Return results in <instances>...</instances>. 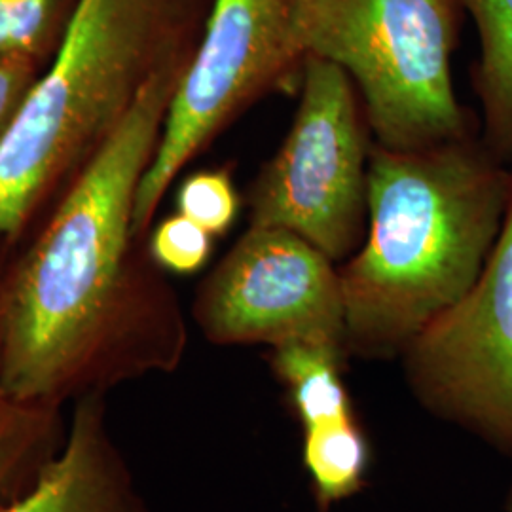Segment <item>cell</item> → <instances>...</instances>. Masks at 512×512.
I'll return each mask as SVG.
<instances>
[{"instance_id":"6da1fadb","label":"cell","mask_w":512,"mask_h":512,"mask_svg":"<svg viewBox=\"0 0 512 512\" xmlns=\"http://www.w3.org/2000/svg\"><path fill=\"white\" fill-rule=\"evenodd\" d=\"M184 73L148 84L38 236L4 268L0 399L63 408L183 365L181 298L133 222Z\"/></svg>"},{"instance_id":"7a4b0ae2","label":"cell","mask_w":512,"mask_h":512,"mask_svg":"<svg viewBox=\"0 0 512 512\" xmlns=\"http://www.w3.org/2000/svg\"><path fill=\"white\" fill-rule=\"evenodd\" d=\"M512 167L480 131L421 150L372 145L368 232L338 266L346 351L399 361L475 285L507 219Z\"/></svg>"},{"instance_id":"3957f363","label":"cell","mask_w":512,"mask_h":512,"mask_svg":"<svg viewBox=\"0 0 512 512\" xmlns=\"http://www.w3.org/2000/svg\"><path fill=\"white\" fill-rule=\"evenodd\" d=\"M215 0H78L0 145V239L16 243L158 76L186 71Z\"/></svg>"},{"instance_id":"277c9868","label":"cell","mask_w":512,"mask_h":512,"mask_svg":"<svg viewBox=\"0 0 512 512\" xmlns=\"http://www.w3.org/2000/svg\"><path fill=\"white\" fill-rule=\"evenodd\" d=\"M465 18L461 0H294L300 46L351 76L374 143L389 150L480 131L452 80Z\"/></svg>"},{"instance_id":"5b68a950","label":"cell","mask_w":512,"mask_h":512,"mask_svg":"<svg viewBox=\"0 0 512 512\" xmlns=\"http://www.w3.org/2000/svg\"><path fill=\"white\" fill-rule=\"evenodd\" d=\"M300 90L291 131L249 186V226L293 232L344 264L368 232L372 131L340 65L306 55Z\"/></svg>"},{"instance_id":"8992f818","label":"cell","mask_w":512,"mask_h":512,"mask_svg":"<svg viewBox=\"0 0 512 512\" xmlns=\"http://www.w3.org/2000/svg\"><path fill=\"white\" fill-rule=\"evenodd\" d=\"M304 61L294 0H215L137 190V238L147 239L171 184L224 129L268 95L302 86Z\"/></svg>"},{"instance_id":"52a82bcc","label":"cell","mask_w":512,"mask_h":512,"mask_svg":"<svg viewBox=\"0 0 512 512\" xmlns=\"http://www.w3.org/2000/svg\"><path fill=\"white\" fill-rule=\"evenodd\" d=\"M190 315L220 348L311 344L348 357L338 264L287 230L249 226L203 277Z\"/></svg>"},{"instance_id":"ba28073f","label":"cell","mask_w":512,"mask_h":512,"mask_svg":"<svg viewBox=\"0 0 512 512\" xmlns=\"http://www.w3.org/2000/svg\"><path fill=\"white\" fill-rule=\"evenodd\" d=\"M399 361L427 414L512 459V196L475 285L421 330Z\"/></svg>"},{"instance_id":"9c48e42d","label":"cell","mask_w":512,"mask_h":512,"mask_svg":"<svg viewBox=\"0 0 512 512\" xmlns=\"http://www.w3.org/2000/svg\"><path fill=\"white\" fill-rule=\"evenodd\" d=\"M0 512H148L112 435L107 395L74 401L61 446Z\"/></svg>"},{"instance_id":"30bf717a","label":"cell","mask_w":512,"mask_h":512,"mask_svg":"<svg viewBox=\"0 0 512 512\" xmlns=\"http://www.w3.org/2000/svg\"><path fill=\"white\" fill-rule=\"evenodd\" d=\"M473 18L480 57L471 86L480 103V137L495 156L512 165V0H461Z\"/></svg>"},{"instance_id":"8fae6325","label":"cell","mask_w":512,"mask_h":512,"mask_svg":"<svg viewBox=\"0 0 512 512\" xmlns=\"http://www.w3.org/2000/svg\"><path fill=\"white\" fill-rule=\"evenodd\" d=\"M266 361L302 429L357 416L344 382L346 353L325 346L287 344L268 349Z\"/></svg>"},{"instance_id":"7c38bea8","label":"cell","mask_w":512,"mask_h":512,"mask_svg":"<svg viewBox=\"0 0 512 512\" xmlns=\"http://www.w3.org/2000/svg\"><path fill=\"white\" fill-rule=\"evenodd\" d=\"M302 465L319 512L359 494L370 469V444L359 418L302 429Z\"/></svg>"},{"instance_id":"4fadbf2b","label":"cell","mask_w":512,"mask_h":512,"mask_svg":"<svg viewBox=\"0 0 512 512\" xmlns=\"http://www.w3.org/2000/svg\"><path fill=\"white\" fill-rule=\"evenodd\" d=\"M61 410L0 399V503L21 492L61 446Z\"/></svg>"},{"instance_id":"5bb4252c","label":"cell","mask_w":512,"mask_h":512,"mask_svg":"<svg viewBox=\"0 0 512 512\" xmlns=\"http://www.w3.org/2000/svg\"><path fill=\"white\" fill-rule=\"evenodd\" d=\"M78 0H0V57L46 67L73 19Z\"/></svg>"},{"instance_id":"9a60e30c","label":"cell","mask_w":512,"mask_h":512,"mask_svg":"<svg viewBox=\"0 0 512 512\" xmlns=\"http://www.w3.org/2000/svg\"><path fill=\"white\" fill-rule=\"evenodd\" d=\"M239 207L238 188L228 167L196 171L184 179L177 192V213L194 220L213 238L230 232Z\"/></svg>"},{"instance_id":"2e32d148","label":"cell","mask_w":512,"mask_h":512,"mask_svg":"<svg viewBox=\"0 0 512 512\" xmlns=\"http://www.w3.org/2000/svg\"><path fill=\"white\" fill-rule=\"evenodd\" d=\"M147 245L164 272L192 275L202 270L213 253V236L194 220L175 213L150 228Z\"/></svg>"},{"instance_id":"e0dca14e","label":"cell","mask_w":512,"mask_h":512,"mask_svg":"<svg viewBox=\"0 0 512 512\" xmlns=\"http://www.w3.org/2000/svg\"><path fill=\"white\" fill-rule=\"evenodd\" d=\"M44 67L27 57H0V145L18 120Z\"/></svg>"},{"instance_id":"ac0fdd59","label":"cell","mask_w":512,"mask_h":512,"mask_svg":"<svg viewBox=\"0 0 512 512\" xmlns=\"http://www.w3.org/2000/svg\"><path fill=\"white\" fill-rule=\"evenodd\" d=\"M505 512H512V480L509 486V492L505 495Z\"/></svg>"},{"instance_id":"d6986e66","label":"cell","mask_w":512,"mask_h":512,"mask_svg":"<svg viewBox=\"0 0 512 512\" xmlns=\"http://www.w3.org/2000/svg\"><path fill=\"white\" fill-rule=\"evenodd\" d=\"M2 272L4 268H0V285H2ZM0 370H2V334H0Z\"/></svg>"}]
</instances>
